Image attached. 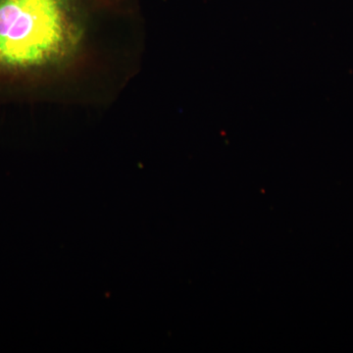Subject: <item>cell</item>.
Here are the masks:
<instances>
[{
	"mask_svg": "<svg viewBox=\"0 0 353 353\" xmlns=\"http://www.w3.org/2000/svg\"><path fill=\"white\" fill-rule=\"evenodd\" d=\"M77 0H0V73L27 74L68 59L80 41Z\"/></svg>",
	"mask_w": 353,
	"mask_h": 353,
	"instance_id": "1",
	"label": "cell"
}]
</instances>
